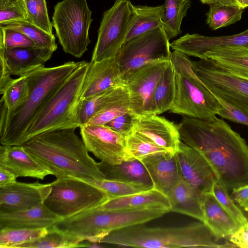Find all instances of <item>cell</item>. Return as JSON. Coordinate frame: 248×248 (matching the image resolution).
<instances>
[{
	"instance_id": "52",
	"label": "cell",
	"mask_w": 248,
	"mask_h": 248,
	"mask_svg": "<svg viewBox=\"0 0 248 248\" xmlns=\"http://www.w3.org/2000/svg\"><path fill=\"white\" fill-rule=\"evenodd\" d=\"M244 9L248 7V0H242Z\"/></svg>"
},
{
	"instance_id": "44",
	"label": "cell",
	"mask_w": 248,
	"mask_h": 248,
	"mask_svg": "<svg viewBox=\"0 0 248 248\" xmlns=\"http://www.w3.org/2000/svg\"><path fill=\"white\" fill-rule=\"evenodd\" d=\"M213 193L220 203L237 220L241 225L246 223L248 219L246 217L241 209L235 203L229 195V193L217 180L214 185Z\"/></svg>"
},
{
	"instance_id": "46",
	"label": "cell",
	"mask_w": 248,
	"mask_h": 248,
	"mask_svg": "<svg viewBox=\"0 0 248 248\" xmlns=\"http://www.w3.org/2000/svg\"><path fill=\"white\" fill-rule=\"evenodd\" d=\"M217 99L221 106L218 115L223 119L248 126V112L235 108L222 100Z\"/></svg>"
},
{
	"instance_id": "32",
	"label": "cell",
	"mask_w": 248,
	"mask_h": 248,
	"mask_svg": "<svg viewBox=\"0 0 248 248\" xmlns=\"http://www.w3.org/2000/svg\"><path fill=\"white\" fill-rule=\"evenodd\" d=\"M102 190L108 200L124 197L153 188L151 186L141 183L124 182L107 179H95L89 177H77Z\"/></svg>"
},
{
	"instance_id": "17",
	"label": "cell",
	"mask_w": 248,
	"mask_h": 248,
	"mask_svg": "<svg viewBox=\"0 0 248 248\" xmlns=\"http://www.w3.org/2000/svg\"><path fill=\"white\" fill-rule=\"evenodd\" d=\"M173 50L187 56L202 59L212 50L229 47L248 48V29L238 34L220 36H207L198 33L186 34L170 44Z\"/></svg>"
},
{
	"instance_id": "27",
	"label": "cell",
	"mask_w": 248,
	"mask_h": 248,
	"mask_svg": "<svg viewBox=\"0 0 248 248\" xmlns=\"http://www.w3.org/2000/svg\"><path fill=\"white\" fill-rule=\"evenodd\" d=\"M128 94L126 86L124 82L88 99L79 101L77 108L79 127L85 124L93 116L107 106Z\"/></svg>"
},
{
	"instance_id": "15",
	"label": "cell",
	"mask_w": 248,
	"mask_h": 248,
	"mask_svg": "<svg viewBox=\"0 0 248 248\" xmlns=\"http://www.w3.org/2000/svg\"><path fill=\"white\" fill-rule=\"evenodd\" d=\"M80 133L87 150L110 164L127 160L125 139L106 125L84 124Z\"/></svg>"
},
{
	"instance_id": "38",
	"label": "cell",
	"mask_w": 248,
	"mask_h": 248,
	"mask_svg": "<svg viewBox=\"0 0 248 248\" xmlns=\"http://www.w3.org/2000/svg\"><path fill=\"white\" fill-rule=\"evenodd\" d=\"M45 235L23 244L18 248H67L84 247L83 241L77 243L53 226Z\"/></svg>"
},
{
	"instance_id": "49",
	"label": "cell",
	"mask_w": 248,
	"mask_h": 248,
	"mask_svg": "<svg viewBox=\"0 0 248 248\" xmlns=\"http://www.w3.org/2000/svg\"><path fill=\"white\" fill-rule=\"evenodd\" d=\"M16 176L11 171L0 166V188L16 183Z\"/></svg>"
},
{
	"instance_id": "34",
	"label": "cell",
	"mask_w": 248,
	"mask_h": 248,
	"mask_svg": "<svg viewBox=\"0 0 248 248\" xmlns=\"http://www.w3.org/2000/svg\"><path fill=\"white\" fill-rule=\"evenodd\" d=\"M206 22L212 30L228 26L241 20L244 9L219 2L209 4Z\"/></svg>"
},
{
	"instance_id": "41",
	"label": "cell",
	"mask_w": 248,
	"mask_h": 248,
	"mask_svg": "<svg viewBox=\"0 0 248 248\" xmlns=\"http://www.w3.org/2000/svg\"><path fill=\"white\" fill-rule=\"evenodd\" d=\"M129 110L130 101L128 94L97 112L85 124L105 125L110 121Z\"/></svg>"
},
{
	"instance_id": "31",
	"label": "cell",
	"mask_w": 248,
	"mask_h": 248,
	"mask_svg": "<svg viewBox=\"0 0 248 248\" xmlns=\"http://www.w3.org/2000/svg\"><path fill=\"white\" fill-rule=\"evenodd\" d=\"M175 72L171 60L162 73L156 85L153 98L154 114L170 110L175 96Z\"/></svg>"
},
{
	"instance_id": "19",
	"label": "cell",
	"mask_w": 248,
	"mask_h": 248,
	"mask_svg": "<svg viewBox=\"0 0 248 248\" xmlns=\"http://www.w3.org/2000/svg\"><path fill=\"white\" fill-rule=\"evenodd\" d=\"M133 132L173 153L181 142L177 125L157 114L136 117Z\"/></svg>"
},
{
	"instance_id": "45",
	"label": "cell",
	"mask_w": 248,
	"mask_h": 248,
	"mask_svg": "<svg viewBox=\"0 0 248 248\" xmlns=\"http://www.w3.org/2000/svg\"><path fill=\"white\" fill-rule=\"evenodd\" d=\"M136 117L128 111L110 121L105 125L125 138L133 132Z\"/></svg>"
},
{
	"instance_id": "18",
	"label": "cell",
	"mask_w": 248,
	"mask_h": 248,
	"mask_svg": "<svg viewBox=\"0 0 248 248\" xmlns=\"http://www.w3.org/2000/svg\"><path fill=\"white\" fill-rule=\"evenodd\" d=\"M51 189V183L19 182L0 188V212L28 209L44 202Z\"/></svg>"
},
{
	"instance_id": "11",
	"label": "cell",
	"mask_w": 248,
	"mask_h": 248,
	"mask_svg": "<svg viewBox=\"0 0 248 248\" xmlns=\"http://www.w3.org/2000/svg\"><path fill=\"white\" fill-rule=\"evenodd\" d=\"M190 63L195 74L217 98L248 113V79L226 70L211 59H190Z\"/></svg>"
},
{
	"instance_id": "9",
	"label": "cell",
	"mask_w": 248,
	"mask_h": 248,
	"mask_svg": "<svg viewBox=\"0 0 248 248\" xmlns=\"http://www.w3.org/2000/svg\"><path fill=\"white\" fill-rule=\"evenodd\" d=\"M44 203L62 219L98 207L108 200L101 189L72 176L56 178Z\"/></svg>"
},
{
	"instance_id": "23",
	"label": "cell",
	"mask_w": 248,
	"mask_h": 248,
	"mask_svg": "<svg viewBox=\"0 0 248 248\" xmlns=\"http://www.w3.org/2000/svg\"><path fill=\"white\" fill-rule=\"evenodd\" d=\"M140 161L148 171L154 186L167 195L177 183L180 175L175 153L149 156Z\"/></svg>"
},
{
	"instance_id": "26",
	"label": "cell",
	"mask_w": 248,
	"mask_h": 248,
	"mask_svg": "<svg viewBox=\"0 0 248 248\" xmlns=\"http://www.w3.org/2000/svg\"><path fill=\"white\" fill-rule=\"evenodd\" d=\"M167 196L171 205L170 212L186 215L203 222L201 200L181 172L177 183Z\"/></svg>"
},
{
	"instance_id": "50",
	"label": "cell",
	"mask_w": 248,
	"mask_h": 248,
	"mask_svg": "<svg viewBox=\"0 0 248 248\" xmlns=\"http://www.w3.org/2000/svg\"><path fill=\"white\" fill-rule=\"evenodd\" d=\"M203 4H210L215 2H219L226 5H231L239 6L236 0H200Z\"/></svg>"
},
{
	"instance_id": "24",
	"label": "cell",
	"mask_w": 248,
	"mask_h": 248,
	"mask_svg": "<svg viewBox=\"0 0 248 248\" xmlns=\"http://www.w3.org/2000/svg\"><path fill=\"white\" fill-rule=\"evenodd\" d=\"M62 219L43 203L24 210L0 212V229L49 228Z\"/></svg>"
},
{
	"instance_id": "1",
	"label": "cell",
	"mask_w": 248,
	"mask_h": 248,
	"mask_svg": "<svg viewBox=\"0 0 248 248\" xmlns=\"http://www.w3.org/2000/svg\"><path fill=\"white\" fill-rule=\"evenodd\" d=\"M177 126L181 141L205 158L228 193L248 185V145L223 119L184 116Z\"/></svg>"
},
{
	"instance_id": "47",
	"label": "cell",
	"mask_w": 248,
	"mask_h": 248,
	"mask_svg": "<svg viewBox=\"0 0 248 248\" xmlns=\"http://www.w3.org/2000/svg\"><path fill=\"white\" fill-rule=\"evenodd\" d=\"M229 238L235 248H248V220Z\"/></svg>"
},
{
	"instance_id": "6",
	"label": "cell",
	"mask_w": 248,
	"mask_h": 248,
	"mask_svg": "<svg viewBox=\"0 0 248 248\" xmlns=\"http://www.w3.org/2000/svg\"><path fill=\"white\" fill-rule=\"evenodd\" d=\"M175 78V96L170 112L208 120L218 114V99L193 72L190 58L176 50L171 52Z\"/></svg>"
},
{
	"instance_id": "42",
	"label": "cell",
	"mask_w": 248,
	"mask_h": 248,
	"mask_svg": "<svg viewBox=\"0 0 248 248\" xmlns=\"http://www.w3.org/2000/svg\"><path fill=\"white\" fill-rule=\"evenodd\" d=\"M14 21H28L25 0H0V25Z\"/></svg>"
},
{
	"instance_id": "20",
	"label": "cell",
	"mask_w": 248,
	"mask_h": 248,
	"mask_svg": "<svg viewBox=\"0 0 248 248\" xmlns=\"http://www.w3.org/2000/svg\"><path fill=\"white\" fill-rule=\"evenodd\" d=\"M124 82L116 57L90 62L79 101L88 99Z\"/></svg>"
},
{
	"instance_id": "25",
	"label": "cell",
	"mask_w": 248,
	"mask_h": 248,
	"mask_svg": "<svg viewBox=\"0 0 248 248\" xmlns=\"http://www.w3.org/2000/svg\"><path fill=\"white\" fill-rule=\"evenodd\" d=\"M163 207L170 210L167 196L154 186L147 191L108 200L97 207L105 210H134Z\"/></svg>"
},
{
	"instance_id": "36",
	"label": "cell",
	"mask_w": 248,
	"mask_h": 248,
	"mask_svg": "<svg viewBox=\"0 0 248 248\" xmlns=\"http://www.w3.org/2000/svg\"><path fill=\"white\" fill-rule=\"evenodd\" d=\"M48 231V228L0 229V248H18L23 244L32 241L45 235Z\"/></svg>"
},
{
	"instance_id": "14",
	"label": "cell",
	"mask_w": 248,
	"mask_h": 248,
	"mask_svg": "<svg viewBox=\"0 0 248 248\" xmlns=\"http://www.w3.org/2000/svg\"><path fill=\"white\" fill-rule=\"evenodd\" d=\"M52 50L41 47L6 48L0 47V93L13 80L11 76H23L45 66Z\"/></svg>"
},
{
	"instance_id": "7",
	"label": "cell",
	"mask_w": 248,
	"mask_h": 248,
	"mask_svg": "<svg viewBox=\"0 0 248 248\" xmlns=\"http://www.w3.org/2000/svg\"><path fill=\"white\" fill-rule=\"evenodd\" d=\"M89 62L79 66L50 97L30 126L25 142L38 134L56 130L79 127L77 108Z\"/></svg>"
},
{
	"instance_id": "12",
	"label": "cell",
	"mask_w": 248,
	"mask_h": 248,
	"mask_svg": "<svg viewBox=\"0 0 248 248\" xmlns=\"http://www.w3.org/2000/svg\"><path fill=\"white\" fill-rule=\"evenodd\" d=\"M132 6L129 0H116L111 8L105 11L90 62L117 57L131 23Z\"/></svg>"
},
{
	"instance_id": "39",
	"label": "cell",
	"mask_w": 248,
	"mask_h": 248,
	"mask_svg": "<svg viewBox=\"0 0 248 248\" xmlns=\"http://www.w3.org/2000/svg\"><path fill=\"white\" fill-rule=\"evenodd\" d=\"M29 92V85L26 75L13 78L1 93L0 104L8 111L15 110L25 100Z\"/></svg>"
},
{
	"instance_id": "37",
	"label": "cell",
	"mask_w": 248,
	"mask_h": 248,
	"mask_svg": "<svg viewBox=\"0 0 248 248\" xmlns=\"http://www.w3.org/2000/svg\"><path fill=\"white\" fill-rule=\"evenodd\" d=\"M0 26L25 34L35 42L39 47L47 48L54 52L57 48L56 37L53 34L47 33L29 21H14Z\"/></svg>"
},
{
	"instance_id": "8",
	"label": "cell",
	"mask_w": 248,
	"mask_h": 248,
	"mask_svg": "<svg viewBox=\"0 0 248 248\" xmlns=\"http://www.w3.org/2000/svg\"><path fill=\"white\" fill-rule=\"evenodd\" d=\"M92 13L87 0H63L55 5L52 23L65 53L80 58L87 50Z\"/></svg>"
},
{
	"instance_id": "40",
	"label": "cell",
	"mask_w": 248,
	"mask_h": 248,
	"mask_svg": "<svg viewBox=\"0 0 248 248\" xmlns=\"http://www.w3.org/2000/svg\"><path fill=\"white\" fill-rule=\"evenodd\" d=\"M28 21L49 34H53L46 0H25Z\"/></svg>"
},
{
	"instance_id": "33",
	"label": "cell",
	"mask_w": 248,
	"mask_h": 248,
	"mask_svg": "<svg viewBox=\"0 0 248 248\" xmlns=\"http://www.w3.org/2000/svg\"><path fill=\"white\" fill-rule=\"evenodd\" d=\"M191 5L190 0H165L162 26L169 40L181 33L182 20Z\"/></svg>"
},
{
	"instance_id": "28",
	"label": "cell",
	"mask_w": 248,
	"mask_h": 248,
	"mask_svg": "<svg viewBox=\"0 0 248 248\" xmlns=\"http://www.w3.org/2000/svg\"><path fill=\"white\" fill-rule=\"evenodd\" d=\"M98 166L105 179L154 186L146 168L139 160H126L116 164L101 161Z\"/></svg>"
},
{
	"instance_id": "16",
	"label": "cell",
	"mask_w": 248,
	"mask_h": 248,
	"mask_svg": "<svg viewBox=\"0 0 248 248\" xmlns=\"http://www.w3.org/2000/svg\"><path fill=\"white\" fill-rule=\"evenodd\" d=\"M175 155L182 175L201 200L204 195L213 193L217 179L205 158L198 151L182 141Z\"/></svg>"
},
{
	"instance_id": "30",
	"label": "cell",
	"mask_w": 248,
	"mask_h": 248,
	"mask_svg": "<svg viewBox=\"0 0 248 248\" xmlns=\"http://www.w3.org/2000/svg\"><path fill=\"white\" fill-rule=\"evenodd\" d=\"M132 9V21L124 43L162 26L164 4L156 6L133 4Z\"/></svg>"
},
{
	"instance_id": "5",
	"label": "cell",
	"mask_w": 248,
	"mask_h": 248,
	"mask_svg": "<svg viewBox=\"0 0 248 248\" xmlns=\"http://www.w3.org/2000/svg\"><path fill=\"white\" fill-rule=\"evenodd\" d=\"M170 212L163 207L122 210L95 208L62 219L54 226L77 242L99 243L112 232L144 224Z\"/></svg>"
},
{
	"instance_id": "29",
	"label": "cell",
	"mask_w": 248,
	"mask_h": 248,
	"mask_svg": "<svg viewBox=\"0 0 248 248\" xmlns=\"http://www.w3.org/2000/svg\"><path fill=\"white\" fill-rule=\"evenodd\" d=\"M202 59H211L226 70L248 79V48L229 47L210 51Z\"/></svg>"
},
{
	"instance_id": "3",
	"label": "cell",
	"mask_w": 248,
	"mask_h": 248,
	"mask_svg": "<svg viewBox=\"0 0 248 248\" xmlns=\"http://www.w3.org/2000/svg\"><path fill=\"white\" fill-rule=\"evenodd\" d=\"M75 129H63L43 133L32 137L22 145L56 178H105L98 163L90 156Z\"/></svg>"
},
{
	"instance_id": "43",
	"label": "cell",
	"mask_w": 248,
	"mask_h": 248,
	"mask_svg": "<svg viewBox=\"0 0 248 248\" xmlns=\"http://www.w3.org/2000/svg\"><path fill=\"white\" fill-rule=\"evenodd\" d=\"M0 47L6 48L39 47L35 42L25 34L0 26Z\"/></svg>"
},
{
	"instance_id": "13",
	"label": "cell",
	"mask_w": 248,
	"mask_h": 248,
	"mask_svg": "<svg viewBox=\"0 0 248 248\" xmlns=\"http://www.w3.org/2000/svg\"><path fill=\"white\" fill-rule=\"evenodd\" d=\"M170 61L147 64L123 79L129 94V111L136 117L154 114V93L157 83Z\"/></svg>"
},
{
	"instance_id": "4",
	"label": "cell",
	"mask_w": 248,
	"mask_h": 248,
	"mask_svg": "<svg viewBox=\"0 0 248 248\" xmlns=\"http://www.w3.org/2000/svg\"><path fill=\"white\" fill-rule=\"evenodd\" d=\"M143 224L112 232L99 243L135 248H234L231 243H218L201 221L177 227H150Z\"/></svg>"
},
{
	"instance_id": "53",
	"label": "cell",
	"mask_w": 248,
	"mask_h": 248,
	"mask_svg": "<svg viewBox=\"0 0 248 248\" xmlns=\"http://www.w3.org/2000/svg\"><path fill=\"white\" fill-rule=\"evenodd\" d=\"M237 2L239 5V6L241 7L242 8L244 9L243 6V2L242 0H236Z\"/></svg>"
},
{
	"instance_id": "22",
	"label": "cell",
	"mask_w": 248,
	"mask_h": 248,
	"mask_svg": "<svg viewBox=\"0 0 248 248\" xmlns=\"http://www.w3.org/2000/svg\"><path fill=\"white\" fill-rule=\"evenodd\" d=\"M203 223L217 239L229 237L242 225L217 201L213 193L202 199Z\"/></svg>"
},
{
	"instance_id": "10",
	"label": "cell",
	"mask_w": 248,
	"mask_h": 248,
	"mask_svg": "<svg viewBox=\"0 0 248 248\" xmlns=\"http://www.w3.org/2000/svg\"><path fill=\"white\" fill-rule=\"evenodd\" d=\"M169 40L161 26L124 43L116 57L123 80L147 64L170 61Z\"/></svg>"
},
{
	"instance_id": "21",
	"label": "cell",
	"mask_w": 248,
	"mask_h": 248,
	"mask_svg": "<svg viewBox=\"0 0 248 248\" xmlns=\"http://www.w3.org/2000/svg\"><path fill=\"white\" fill-rule=\"evenodd\" d=\"M0 166L13 172L16 177H30L44 180L52 175L46 167L35 160L22 145L0 147Z\"/></svg>"
},
{
	"instance_id": "51",
	"label": "cell",
	"mask_w": 248,
	"mask_h": 248,
	"mask_svg": "<svg viewBox=\"0 0 248 248\" xmlns=\"http://www.w3.org/2000/svg\"><path fill=\"white\" fill-rule=\"evenodd\" d=\"M245 211L248 212V200L243 204L240 205Z\"/></svg>"
},
{
	"instance_id": "48",
	"label": "cell",
	"mask_w": 248,
	"mask_h": 248,
	"mask_svg": "<svg viewBox=\"0 0 248 248\" xmlns=\"http://www.w3.org/2000/svg\"><path fill=\"white\" fill-rule=\"evenodd\" d=\"M231 192V197L240 206L248 200V185L235 188Z\"/></svg>"
},
{
	"instance_id": "35",
	"label": "cell",
	"mask_w": 248,
	"mask_h": 248,
	"mask_svg": "<svg viewBox=\"0 0 248 248\" xmlns=\"http://www.w3.org/2000/svg\"><path fill=\"white\" fill-rule=\"evenodd\" d=\"M125 139L127 160H140L149 156L172 153L134 132Z\"/></svg>"
},
{
	"instance_id": "2",
	"label": "cell",
	"mask_w": 248,
	"mask_h": 248,
	"mask_svg": "<svg viewBox=\"0 0 248 248\" xmlns=\"http://www.w3.org/2000/svg\"><path fill=\"white\" fill-rule=\"evenodd\" d=\"M81 62L36 69L25 75L29 94L17 108L8 111L0 104V141L3 145H22L35 118L50 97L79 66Z\"/></svg>"
}]
</instances>
